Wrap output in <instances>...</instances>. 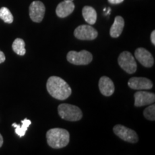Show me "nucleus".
Listing matches in <instances>:
<instances>
[{
    "instance_id": "nucleus-1",
    "label": "nucleus",
    "mask_w": 155,
    "mask_h": 155,
    "mask_svg": "<svg viewBox=\"0 0 155 155\" xmlns=\"http://www.w3.org/2000/svg\"><path fill=\"white\" fill-rule=\"evenodd\" d=\"M46 86L50 96L58 100H65L72 93L69 85L63 79L58 76L50 77Z\"/></svg>"
},
{
    "instance_id": "nucleus-2",
    "label": "nucleus",
    "mask_w": 155,
    "mask_h": 155,
    "mask_svg": "<svg viewBox=\"0 0 155 155\" xmlns=\"http://www.w3.org/2000/svg\"><path fill=\"white\" fill-rule=\"evenodd\" d=\"M48 144L54 149L66 147L70 141V134L65 129L55 128L48 131L46 134Z\"/></svg>"
},
{
    "instance_id": "nucleus-3",
    "label": "nucleus",
    "mask_w": 155,
    "mask_h": 155,
    "mask_svg": "<svg viewBox=\"0 0 155 155\" xmlns=\"http://www.w3.org/2000/svg\"><path fill=\"white\" fill-rule=\"evenodd\" d=\"M61 118L69 121H78L81 119L83 114L80 108L68 104H62L58 108Z\"/></svg>"
},
{
    "instance_id": "nucleus-4",
    "label": "nucleus",
    "mask_w": 155,
    "mask_h": 155,
    "mask_svg": "<svg viewBox=\"0 0 155 155\" xmlns=\"http://www.w3.org/2000/svg\"><path fill=\"white\" fill-rule=\"evenodd\" d=\"M67 60L73 65H85L92 61L93 55L87 50H81L80 52L70 51L67 55Z\"/></svg>"
},
{
    "instance_id": "nucleus-5",
    "label": "nucleus",
    "mask_w": 155,
    "mask_h": 155,
    "mask_svg": "<svg viewBox=\"0 0 155 155\" xmlns=\"http://www.w3.org/2000/svg\"><path fill=\"white\" fill-rule=\"evenodd\" d=\"M118 63L120 67L127 73L132 74L137 71V63L134 56L129 52L124 51L120 54L118 58Z\"/></svg>"
},
{
    "instance_id": "nucleus-6",
    "label": "nucleus",
    "mask_w": 155,
    "mask_h": 155,
    "mask_svg": "<svg viewBox=\"0 0 155 155\" xmlns=\"http://www.w3.org/2000/svg\"><path fill=\"white\" fill-rule=\"evenodd\" d=\"M114 132L119 138L124 141L130 143H137L139 140V137L135 131L124 127L123 125H116L114 127Z\"/></svg>"
},
{
    "instance_id": "nucleus-7",
    "label": "nucleus",
    "mask_w": 155,
    "mask_h": 155,
    "mask_svg": "<svg viewBox=\"0 0 155 155\" xmlns=\"http://www.w3.org/2000/svg\"><path fill=\"white\" fill-rule=\"evenodd\" d=\"M74 35L78 40H93L98 36V32L91 25H80L74 31Z\"/></svg>"
},
{
    "instance_id": "nucleus-8",
    "label": "nucleus",
    "mask_w": 155,
    "mask_h": 155,
    "mask_svg": "<svg viewBox=\"0 0 155 155\" xmlns=\"http://www.w3.org/2000/svg\"><path fill=\"white\" fill-rule=\"evenodd\" d=\"M30 19L35 22H40L43 19L45 13V7L40 1H34L29 8Z\"/></svg>"
},
{
    "instance_id": "nucleus-9",
    "label": "nucleus",
    "mask_w": 155,
    "mask_h": 155,
    "mask_svg": "<svg viewBox=\"0 0 155 155\" xmlns=\"http://www.w3.org/2000/svg\"><path fill=\"white\" fill-rule=\"evenodd\" d=\"M134 106L137 107L144 106L154 104L155 101V96L153 93L139 91L134 94Z\"/></svg>"
},
{
    "instance_id": "nucleus-10",
    "label": "nucleus",
    "mask_w": 155,
    "mask_h": 155,
    "mask_svg": "<svg viewBox=\"0 0 155 155\" xmlns=\"http://www.w3.org/2000/svg\"><path fill=\"white\" fill-rule=\"evenodd\" d=\"M128 86L134 90H150L153 87L152 82L150 79L143 77H133L129 79Z\"/></svg>"
},
{
    "instance_id": "nucleus-11",
    "label": "nucleus",
    "mask_w": 155,
    "mask_h": 155,
    "mask_svg": "<svg viewBox=\"0 0 155 155\" xmlns=\"http://www.w3.org/2000/svg\"><path fill=\"white\" fill-rule=\"evenodd\" d=\"M135 58L143 66L152 67L154 63V58L150 52L143 48H139L135 50Z\"/></svg>"
},
{
    "instance_id": "nucleus-12",
    "label": "nucleus",
    "mask_w": 155,
    "mask_h": 155,
    "mask_svg": "<svg viewBox=\"0 0 155 155\" xmlns=\"http://www.w3.org/2000/svg\"><path fill=\"white\" fill-rule=\"evenodd\" d=\"M75 9V5L73 1L64 0L63 2L58 4L56 7V15L61 18H64L69 16Z\"/></svg>"
},
{
    "instance_id": "nucleus-13",
    "label": "nucleus",
    "mask_w": 155,
    "mask_h": 155,
    "mask_svg": "<svg viewBox=\"0 0 155 155\" xmlns=\"http://www.w3.org/2000/svg\"><path fill=\"white\" fill-rule=\"evenodd\" d=\"M98 86L101 93L105 96H111L115 91L113 81L107 76H102L101 78Z\"/></svg>"
},
{
    "instance_id": "nucleus-14",
    "label": "nucleus",
    "mask_w": 155,
    "mask_h": 155,
    "mask_svg": "<svg viewBox=\"0 0 155 155\" xmlns=\"http://www.w3.org/2000/svg\"><path fill=\"white\" fill-rule=\"evenodd\" d=\"M124 28V20L121 16H116L114 19V24L110 29V35L112 38H119L122 33V31Z\"/></svg>"
},
{
    "instance_id": "nucleus-15",
    "label": "nucleus",
    "mask_w": 155,
    "mask_h": 155,
    "mask_svg": "<svg viewBox=\"0 0 155 155\" xmlns=\"http://www.w3.org/2000/svg\"><path fill=\"white\" fill-rule=\"evenodd\" d=\"M82 15L86 22L89 25H94L96 22L97 13L94 7L85 6L82 9Z\"/></svg>"
},
{
    "instance_id": "nucleus-16",
    "label": "nucleus",
    "mask_w": 155,
    "mask_h": 155,
    "mask_svg": "<svg viewBox=\"0 0 155 155\" xmlns=\"http://www.w3.org/2000/svg\"><path fill=\"white\" fill-rule=\"evenodd\" d=\"M21 123H22L21 125L17 124L16 123L12 124V127L15 128V133H16L19 137H24L25 134H26L27 130H28V127H30L31 124H32V122H31L30 120L25 119L24 120H22V121H21Z\"/></svg>"
},
{
    "instance_id": "nucleus-17",
    "label": "nucleus",
    "mask_w": 155,
    "mask_h": 155,
    "mask_svg": "<svg viewBox=\"0 0 155 155\" xmlns=\"http://www.w3.org/2000/svg\"><path fill=\"white\" fill-rule=\"evenodd\" d=\"M12 49L19 55H24L26 53L25 41L21 38H17L12 43Z\"/></svg>"
},
{
    "instance_id": "nucleus-18",
    "label": "nucleus",
    "mask_w": 155,
    "mask_h": 155,
    "mask_svg": "<svg viewBox=\"0 0 155 155\" xmlns=\"http://www.w3.org/2000/svg\"><path fill=\"white\" fill-rule=\"evenodd\" d=\"M0 18H1L5 23H8L11 24L13 22L14 20V17H13L12 14L9 9L7 7H2L0 9Z\"/></svg>"
},
{
    "instance_id": "nucleus-19",
    "label": "nucleus",
    "mask_w": 155,
    "mask_h": 155,
    "mask_svg": "<svg viewBox=\"0 0 155 155\" xmlns=\"http://www.w3.org/2000/svg\"><path fill=\"white\" fill-rule=\"evenodd\" d=\"M144 116L147 119L150 121H154L155 120V106L154 104L145 108L144 111Z\"/></svg>"
},
{
    "instance_id": "nucleus-20",
    "label": "nucleus",
    "mask_w": 155,
    "mask_h": 155,
    "mask_svg": "<svg viewBox=\"0 0 155 155\" xmlns=\"http://www.w3.org/2000/svg\"><path fill=\"white\" fill-rule=\"evenodd\" d=\"M108 2L112 5H118V4H121L124 2V0H108Z\"/></svg>"
},
{
    "instance_id": "nucleus-21",
    "label": "nucleus",
    "mask_w": 155,
    "mask_h": 155,
    "mask_svg": "<svg viewBox=\"0 0 155 155\" xmlns=\"http://www.w3.org/2000/svg\"><path fill=\"white\" fill-rule=\"evenodd\" d=\"M5 59H6V58H5V54H4L2 51H1V50H0V63H4V62L5 61Z\"/></svg>"
},
{
    "instance_id": "nucleus-22",
    "label": "nucleus",
    "mask_w": 155,
    "mask_h": 155,
    "mask_svg": "<svg viewBox=\"0 0 155 155\" xmlns=\"http://www.w3.org/2000/svg\"><path fill=\"white\" fill-rule=\"evenodd\" d=\"M151 42L153 44V45H155V31L153 30L151 33Z\"/></svg>"
},
{
    "instance_id": "nucleus-23",
    "label": "nucleus",
    "mask_w": 155,
    "mask_h": 155,
    "mask_svg": "<svg viewBox=\"0 0 155 155\" xmlns=\"http://www.w3.org/2000/svg\"><path fill=\"white\" fill-rule=\"evenodd\" d=\"M3 141H3V137H2V136L1 135V134H0V147L2 146Z\"/></svg>"
},
{
    "instance_id": "nucleus-24",
    "label": "nucleus",
    "mask_w": 155,
    "mask_h": 155,
    "mask_svg": "<svg viewBox=\"0 0 155 155\" xmlns=\"http://www.w3.org/2000/svg\"><path fill=\"white\" fill-rule=\"evenodd\" d=\"M68 1H73V0H68Z\"/></svg>"
}]
</instances>
